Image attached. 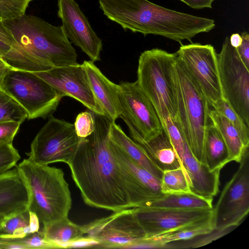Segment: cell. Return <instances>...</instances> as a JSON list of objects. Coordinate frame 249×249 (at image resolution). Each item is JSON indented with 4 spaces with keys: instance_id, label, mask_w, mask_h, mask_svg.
Listing matches in <instances>:
<instances>
[{
    "instance_id": "obj_26",
    "label": "cell",
    "mask_w": 249,
    "mask_h": 249,
    "mask_svg": "<svg viewBox=\"0 0 249 249\" xmlns=\"http://www.w3.org/2000/svg\"><path fill=\"white\" fill-rule=\"evenodd\" d=\"M204 157L205 164L211 170H221L231 162L226 144L220 133L212 123L207 129Z\"/></svg>"
},
{
    "instance_id": "obj_33",
    "label": "cell",
    "mask_w": 249,
    "mask_h": 249,
    "mask_svg": "<svg viewBox=\"0 0 249 249\" xmlns=\"http://www.w3.org/2000/svg\"><path fill=\"white\" fill-rule=\"evenodd\" d=\"M32 0H0V23L22 17Z\"/></svg>"
},
{
    "instance_id": "obj_42",
    "label": "cell",
    "mask_w": 249,
    "mask_h": 249,
    "mask_svg": "<svg viewBox=\"0 0 249 249\" xmlns=\"http://www.w3.org/2000/svg\"><path fill=\"white\" fill-rule=\"evenodd\" d=\"M0 39L17 48L22 49V47L15 41L11 34L2 24V22L0 23Z\"/></svg>"
},
{
    "instance_id": "obj_39",
    "label": "cell",
    "mask_w": 249,
    "mask_h": 249,
    "mask_svg": "<svg viewBox=\"0 0 249 249\" xmlns=\"http://www.w3.org/2000/svg\"><path fill=\"white\" fill-rule=\"evenodd\" d=\"M242 42L241 45L236 49L238 55L246 66L249 68V34L247 32H243L241 34Z\"/></svg>"
},
{
    "instance_id": "obj_46",
    "label": "cell",
    "mask_w": 249,
    "mask_h": 249,
    "mask_svg": "<svg viewBox=\"0 0 249 249\" xmlns=\"http://www.w3.org/2000/svg\"><path fill=\"white\" fill-rule=\"evenodd\" d=\"M4 220V219H3ZM2 221H1V222H0V225H1V223Z\"/></svg>"
},
{
    "instance_id": "obj_31",
    "label": "cell",
    "mask_w": 249,
    "mask_h": 249,
    "mask_svg": "<svg viewBox=\"0 0 249 249\" xmlns=\"http://www.w3.org/2000/svg\"><path fill=\"white\" fill-rule=\"evenodd\" d=\"M236 227H231L223 229H214L212 231L194 238L182 241L168 243L162 249H193L206 245L231 232Z\"/></svg>"
},
{
    "instance_id": "obj_36",
    "label": "cell",
    "mask_w": 249,
    "mask_h": 249,
    "mask_svg": "<svg viewBox=\"0 0 249 249\" xmlns=\"http://www.w3.org/2000/svg\"><path fill=\"white\" fill-rule=\"evenodd\" d=\"M20 156L12 143L0 144V174L16 166Z\"/></svg>"
},
{
    "instance_id": "obj_7",
    "label": "cell",
    "mask_w": 249,
    "mask_h": 249,
    "mask_svg": "<svg viewBox=\"0 0 249 249\" xmlns=\"http://www.w3.org/2000/svg\"><path fill=\"white\" fill-rule=\"evenodd\" d=\"M1 89L25 110L28 119L51 116L63 97L34 72L11 68L6 74Z\"/></svg>"
},
{
    "instance_id": "obj_19",
    "label": "cell",
    "mask_w": 249,
    "mask_h": 249,
    "mask_svg": "<svg viewBox=\"0 0 249 249\" xmlns=\"http://www.w3.org/2000/svg\"><path fill=\"white\" fill-rule=\"evenodd\" d=\"M182 167L188 176L191 192L196 195L213 199L218 191L220 170H211L198 161L185 144Z\"/></svg>"
},
{
    "instance_id": "obj_20",
    "label": "cell",
    "mask_w": 249,
    "mask_h": 249,
    "mask_svg": "<svg viewBox=\"0 0 249 249\" xmlns=\"http://www.w3.org/2000/svg\"><path fill=\"white\" fill-rule=\"evenodd\" d=\"M28 193L16 167L0 174V215L7 217L27 209Z\"/></svg>"
},
{
    "instance_id": "obj_38",
    "label": "cell",
    "mask_w": 249,
    "mask_h": 249,
    "mask_svg": "<svg viewBox=\"0 0 249 249\" xmlns=\"http://www.w3.org/2000/svg\"><path fill=\"white\" fill-rule=\"evenodd\" d=\"M20 125L14 122H0V144L12 143Z\"/></svg>"
},
{
    "instance_id": "obj_15",
    "label": "cell",
    "mask_w": 249,
    "mask_h": 249,
    "mask_svg": "<svg viewBox=\"0 0 249 249\" xmlns=\"http://www.w3.org/2000/svg\"><path fill=\"white\" fill-rule=\"evenodd\" d=\"M132 209L146 236L174 231L208 218L213 214V209L183 210L140 207Z\"/></svg>"
},
{
    "instance_id": "obj_37",
    "label": "cell",
    "mask_w": 249,
    "mask_h": 249,
    "mask_svg": "<svg viewBox=\"0 0 249 249\" xmlns=\"http://www.w3.org/2000/svg\"><path fill=\"white\" fill-rule=\"evenodd\" d=\"M73 124L76 134L79 138H85L89 137L95 129L93 112L86 111L79 113Z\"/></svg>"
},
{
    "instance_id": "obj_21",
    "label": "cell",
    "mask_w": 249,
    "mask_h": 249,
    "mask_svg": "<svg viewBox=\"0 0 249 249\" xmlns=\"http://www.w3.org/2000/svg\"><path fill=\"white\" fill-rule=\"evenodd\" d=\"M109 136L110 140L133 161L160 180L163 171L153 162L141 146L126 135L115 122L111 123Z\"/></svg>"
},
{
    "instance_id": "obj_45",
    "label": "cell",
    "mask_w": 249,
    "mask_h": 249,
    "mask_svg": "<svg viewBox=\"0 0 249 249\" xmlns=\"http://www.w3.org/2000/svg\"><path fill=\"white\" fill-rule=\"evenodd\" d=\"M5 217V216L4 215H0V222L2 221Z\"/></svg>"
},
{
    "instance_id": "obj_6",
    "label": "cell",
    "mask_w": 249,
    "mask_h": 249,
    "mask_svg": "<svg viewBox=\"0 0 249 249\" xmlns=\"http://www.w3.org/2000/svg\"><path fill=\"white\" fill-rule=\"evenodd\" d=\"M177 53L159 48L144 51L138 61L137 80L162 125L170 116L174 122L176 101L174 80Z\"/></svg>"
},
{
    "instance_id": "obj_28",
    "label": "cell",
    "mask_w": 249,
    "mask_h": 249,
    "mask_svg": "<svg viewBox=\"0 0 249 249\" xmlns=\"http://www.w3.org/2000/svg\"><path fill=\"white\" fill-rule=\"evenodd\" d=\"M28 209L5 217L0 227V239L22 238L31 233Z\"/></svg>"
},
{
    "instance_id": "obj_13",
    "label": "cell",
    "mask_w": 249,
    "mask_h": 249,
    "mask_svg": "<svg viewBox=\"0 0 249 249\" xmlns=\"http://www.w3.org/2000/svg\"><path fill=\"white\" fill-rule=\"evenodd\" d=\"M82 227L86 236L100 243V248L126 249L146 236L132 208L113 212Z\"/></svg>"
},
{
    "instance_id": "obj_8",
    "label": "cell",
    "mask_w": 249,
    "mask_h": 249,
    "mask_svg": "<svg viewBox=\"0 0 249 249\" xmlns=\"http://www.w3.org/2000/svg\"><path fill=\"white\" fill-rule=\"evenodd\" d=\"M80 140L73 124L51 116L35 137L26 154L29 160L38 164L57 162L68 164Z\"/></svg>"
},
{
    "instance_id": "obj_29",
    "label": "cell",
    "mask_w": 249,
    "mask_h": 249,
    "mask_svg": "<svg viewBox=\"0 0 249 249\" xmlns=\"http://www.w3.org/2000/svg\"><path fill=\"white\" fill-rule=\"evenodd\" d=\"M160 188L163 194L191 192L188 176L182 167L163 171Z\"/></svg>"
},
{
    "instance_id": "obj_3",
    "label": "cell",
    "mask_w": 249,
    "mask_h": 249,
    "mask_svg": "<svg viewBox=\"0 0 249 249\" xmlns=\"http://www.w3.org/2000/svg\"><path fill=\"white\" fill-rule=\"evenodd\" d=\"M16 168L28 193V210L42 226L68 217L72 198L62 169L36 164L28 158Z\"/></svg>"
},
{
    "instance_id": "obj_43",
    "label": "cell",
    "mask_w": 249,
    "mask_h": 249,
    "mask_svg": "<svg viewBox=\"0 0 249 249\" xmlns=\"http://www.w3.org/2000/svg\"><path fill=\"white\" fill-rule=\"evenodd\" d=\"M229 39L231 45L234 48L239 47L242 42V38L238 33L232 34Z\"/></svg>"
},
{
    "instance_id": "obj_10",
    "label": "cell",
    "mask_w": 249,
    "mask_h": 249,
    "mask_svg": "<svg viewBox=\"0 0 249 249\" xmlns=\"http://www.w3.org/2000/svg\"><path fill=\"white\" fill-rule=\"evenodd\" d=\"M118 96L122 118L127 124L134 141H147L163 129L152 104L138 82H121Z\"/></svg>"
},
{
    "instance_id": "obj_16",
    "label": "cell",
    "mask_w": 249,
    "mask_h": 249,
    "mask_svg": "<svg viewBox=\"0 0 249 249\" xmlns=\"http://www.w3.org/2000/svg\"><path fill=\"white\" fill-rule=\"evenodd\" d=\"M58 17L69 40L79 47L94 62L100 61L102 40L74 0H58Z\"/></svg>"
},
{
    "instance_id": "obj_22",
    "label": "cell",
    "mask_w": 249,
    "mask_h": 249,
    "mask_svg": "<svg viewBox=\"0 0 249 249\" xmlns=\"http://www.w3.org/2000/svg\"><path fill=\"white\" fill-rule=\"evenodd\" d=\"M135 142L141 146L153 162L162 171L182 167L164 130L147 141L140 140Z\"/></svg>"
},
{
    "instance_id": "obj_44",
    "label": "cell",
    "mask_w": 249,
    "mask_h": 249,
    "mask_svg": "<svg viewBox=\"0 0 249 249\" xmlns=\"http://www.w3.org/2000/svg\"><path fill=\"white\" fill-rule=\"evenodd\" d=\"M10 67L3 61L2 59H0V89L4 78L7 73V72Z\"/></svg>"
},
{
    "instance_id": "obj_18",
    "label": "cell",
    "mask_w": 249,
    "mask_h": 249,
    "mask_svg": "<svg viewBox=\"0 0 249 249\" xmlns=\"http://www.w3.org/2000/svg\"><path fill=\"white\" fill-rule=\"evenodd\" d=\"M82 64L86 69L94 96L104 116L111 122H115L121 114L118 84L106 77L93 62L84 61Z\"/></svg>"
},
{
    "instance_id": "obj_2",
    "label": "cell",
    "mask_w": 249,
    "mask_h": 249,
    "mask_svg": "<svg viewBox=\"0 0 249 249\" xmlns=\"http://www.w3.org/2000/svg\"><path fill=\"white\" fill-rule=\"evenodd\" d=\"M100 8L124 30L162 36L182 45L215 26L212 19L171 10L148 0H98Z\"/></svg>"
},
{
    "instance_id": "obj_35",
    "label": "cell",
    "mask_w": 249,
    "mask_h": 249,
    "mask_svg": "<svg viewBox=\"0 0 249 249\" xmlns=\"http://www.w3.org/2000/svg\"><path fill=\"white\" fill-rule=\"evenodd\" d=\"M11 240L22 244L25 249H62L57 244L46 239L40 230L29 234L22 238Z\"/></svg>"
},
{
    "instance_id": "obj_4",
    "label": "cell",
    "mask_w": 249,
    "mask_h": 249,
    "mask_svg": "<svg viewBox=\"0 0 249 249\" xmlns=\"http://www.w3.org/2000/svg\"><path fill=\"white\" fill-rule=\"evenodd\" d=\"M174 80L176 101L174 122L193 156L205 164L204 147L207 129L211 123L209 116L211 107L202 90L177 54Z\"/></svg>"
},
{
    "instance_id": "obj_25",
    "label": "cell",
    "mask_w": 249,
    "mask_h": 249,
    "mask_svg": "<svg viewBox=\"0 0 249 249\" xmlns=\"http://www.w3.org/2000/svg\"><path fill=\"white\" fill-rule=\"evenodd\" d=\"M213 215L205 220L169 231L145 238L155 249H162L164 245L171 242L190 239L208 233L214 229Z\"/></svg>"
},
{
    "instance_id": "obj_5",
    "label": "cell",
    "mask_w": 249,
    "mask_h": 249,
    "mask_svg": "<svg viewBox=\"0 0 249 249\" xmlns=\"http://www.w3.org/2000/svg\"><path fill=\"white\" fill-rule=\"evenodd\" d=\"M2 23L15 41L33 57L53 67L78 64L76 51L62 26L26 14Z\"/></svg>"
},
{
    "instance_id": "obj_30",
    "label": "cell",
    "mask_w": 249,
    "mask_h": 249,
    "mask_svg": "<svg viewBox=\"0 0 249 249\" xmlns=\"http://www.w3.org/2000/svg\"><path fill=\"white\" fill-rule=\"evenodd\" d=\"M28 115L25 110L10 95L0 89V122L21 124Z\"/></svg>"
},
{
    "instance_id": "obj_23",
    "label": "cell",
    "mask_w": 249,
    "mask_h": 249,
    "mask_svg": "<svg viewBox=\"0 0 249 249\" xmlns=\"http://www.w3.org/2000/svg\"><path fill=\"white\" fill-rule=\"evenodd\" d=\"M209 116L212 124L217 129L226 144L230 161L239 163L249 148L244 145L237 129L227 118L212 108Z\"/></svg>"
},
{
    "instance_id": "obj_32",
    "label": "cell",
    "mask_w": 249,
    "mask_h": 249,
    "mask_svg": "<svg viewBox=\"0 0 249 249\" xmlns=\"http://www.w3.org/2000/svg\"><path fill=\"white\" fill-rule=\"evenodd\" d=\"M211 108L227 118L237 129L245 146L249 148V127L241 117L223 100L214 104Z\"/></svg>"
},
{
    "instance_id": "obj_27",
    "label": "cell",
    "mask_w": 249,
    "mask_h": 249,
    "mask_svg": "<svg viewBox=\"0 0 249 249\" xmlns=\"http://www.w3.org/2000/svg\"><path fill=\"white\" fill-rule=\"evenodd\" d=\"M40 231L46 239L57 244L62 249L66 248L68 244L85 235L82 226L73 223L68 217L44 225Z\"/></svg>"
},
{
    "instance_id": "obj_1",
    "label": "cell",
    "mask_w": 249,
    "mask_h": 249,
    "mask_svg": "<svg viewBox=\"0 0 249 249\" xmlns=\"http://www.w3.org/2000/svg\"><path fill=\"white\" fill-rule=\"evenodd\" d=\"M95 129L80 138L68 164L73 180L87 205L116 212L131 208L120 165L111 148V122L93 112Z\"/></svg>"
},
{
    "instance_id": "obj_24",
    "label": "cell",
    "mask_w": 249,
    "mask_h": 249,
    "mask_svg": "<svg viewBox=\"0 0 249 249\" xmlns=\"http://www.w3.org/2000/svg\"><path fill=\"white\" fill-rule=\"evenodd\" d=\"M213 199H209L192 192L164 194L142 207L156 208L193 210L213 209Z\"/></svg>"
},
{
    "instance_id": "obj_9",
    "label": "cell",
    "mask_w": 249,
    "mask_h": 249,
    "mask_svg": "<svg viewBox=\"0 0 249 249\" xmlns=\"http://www.w3.org/2000/svg\"><path fill=\"white\" fill-rule=\"evenodd\" d=\"M223 100L249 127V70L226 36L217 53Z\"/></svg>"
},
{
    "instance_id": "obj_47",
    "label": "cell",
    "mask_w": 249,
    "mask_h": 249,
    "mask_svg": "<svg viewBox=\"0 0 249 249\" xmlns=\"http://www.w3.org/2000/svg\"><path fill=\"white\" fill-rule=\"evenodd\" d=\"M1 59V57L0 56V59Z\"/></svg>"
},
{
    "instance_id": "obj_12",
    "label": "cell",
    "mask_w": 249,
    "mask_h": 249,
    "mask_svg": "<svg viewBox=\"0 0 249 249\" xmlns=\"http://www.w3.org/2000/svg\"><path fill=\"white\" fill-rule=\"evenodd\" d=\"M192 78L206 96L211 107L223 100L217 53L211 44L181 45L176 52Z\"/></svg>"
},
{
    "instance_id": "obj_34",
    "label": "cell",
    "mask_w": 249,
    "mask_h": 249,
    "mask_svg": "<svg viewBox=\"0 0 249 249\" xmlns=\"http://www.w3.org/2000/svg\"><path fill=\"white\" fill-rule=\"evenodd\" d=\"M162 127L167 134L182 166L186 143L180 132L170 116L164 120Z\"/></svg>"
},
{
    "instance_id": "obj_11",
    "label": "cell",
    "mask_w": 249,
    "mask_h": 249,
    "mask_svg": "<svg viewBox=\"0 0 249 249\" xmlns=\"http://www.w3.org/2000/svg\"><path fill=\"white\" fill-rule=\"evenodd\" d=\"M246 150L239 167L225 184L213 208L214 228L239 226L249 212V154Z\"/></svg>"
},
{
    "instance_id": "obj_14",
    "label": "cell",
    "mask_w": 249,
    "mask_h": 249,
    "mask_svg": "<svg viewBox=\"0 0 249 249\" xmlns=\"http://www.w3.org/2000/svg\"><path fill=\"white\" fill-rule=\"evenodd\" d=\"M64 96L78 101L90 111L104 115L91 89L83 65L77 64L53 67L46 71L34 72Z\"/></svg>"
},
{
    "instance_id": "obj_41",
    "label": "cell",
    "mask_w": 249,
    "mask_h": 249,
    "mask_svg": "<svg viewBox=\"0 0 249 249\" xmlns=\"http://www.w3.org/2000/svg\"><path fill=\"white\" fill-rule=\"evenodd\" d=\"M195 9L212 8V3L215 0H179Z\"/></svg>"
},
{
    "instance_id": "obj_17",
    "label": "cell",
    "mask_w": 249,
    "mask_h": 249,
    "mask_svg": "<svg viewBox=\"0 0 249 249\" xmlns=\"http://www.w3.org/2000/svg\"><path fill=\"white\" fill-rule=\"evenodd\" d=\"M110 142L113 153L120 166L131 208L142 207L162 196L164 194L161 191L160 180L136 163Z\"/></svg>"
},
{
    "instance_id": "obj_40",
    "label": "cell",
    "mask_w": 249,
    "mask_h": 249,
    "mask_svg": "<svg viewBox=\"0 0 249 249\" xmlns=\"http://www.w3.org/2000/svg\"><path fill=\"white\" fill-rule=\"evenodd\" d=\"M100 243L97 240L84 235L68 245L66 248H98Z\"/></svg>"
}]
</instances>
